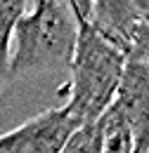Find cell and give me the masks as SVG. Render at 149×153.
<instances>
[{
    "label": "cell",
    "instance_id": "cell-4",
    "mask_svg": "<svg viewBox=\"0 0 149 153\" xmlns=\"http://www.w3.org/2000/svg\"><path fill=\"white\" fill-rule=\"evenodd\" d=\"M130 127L135 151L149 149V66L135 59L126 61L123 78L111 104Z\"/></svg>",
    "mask_w": 149,
    "mask_h": 153
},
{
    "label": "cell",
    "instance_id": "cell-12",
    "mask_svg": "<svg viewBox=\"0 0 149 153\" xmlns=\"http://www.w3.org/2000/svg\"><path fill=\"white\" fill-rule=\"evenodd\" d=\"M132 153H149V149H147V151H132Z\"/></svg>",
    "mask_w": 149,
    "mask_h": 153
},
{
    "label": "cell",
    "instance_id": "cell-8",
    "mask_svg": "<svg viewBox=\"0 0 149 153\" xmlns=\"http://www.w3.org/2000/svg\"><path fill=\"white\" fill-rule=\"evenodd\" d=\"M62 153H102V137L97 123L83 125L74 132V137L66 141Z\"/></svg>",
    "mask_w": 149,
    "mask_h": 153
},
{
    "label": "cell",
    "instance_id": "cell-2",
    "mask_svg": "<svg viewBox=\"0 0 149 153\" xmlns=\"http://www.w3.org/2000/svg\"><path fill=\"white\" fill-rule=\"evenodd\" d=\"M14 28L10 59L12 82L43 71L69 68L78 38V19L66 0H29Z\"/></svg>",
    "mask_w": 149,
    "mask_h": 153
},
{
    "label": "cell",
    "instance_id": "cell-9",
    "mask_svg": "<svg viewBox=\"0 0 149 153\" xmlns=\"http://www.w3.org/2000/svg\"><path fill=\"white\" fill-rule=\"evenodd\" d=\"M128 59H135L140 64L149 66V24L147 21H137L135 31L128 42Z\"/></svg>",
    "mask_w": 149,
    "mask_h": 153
},
{
    "label": "cell",
    "instance_id": "cell-10",
    "mask_svg": "<svg viewBox=\"0 0 149 153\" xmlns=\"http://www.w3.org/2000/svg\"><path fill=\"white\" fill-rule=\"evenodd\" d=\"M66 2H69V7L74 10L78 24L90 21V0H66Z\"/></svg>",
    "mask_w": 149,
    "mask_h": 153
},
{
    "label": "cell",
    "instance_id": "cell-6",
    "mask_svg": "<svg viewBox=\"0 0 149 153\" xmlns=\"http://www.w3.org/2000/svg\"><path fill=\"white\" fill-rule=\"evenodd\" d=\"M29 0H0V94L12 85L10 78V59H12V40L21 14L26 12Z\"/></svg>",
    "mask_w": 149,
    "mask_h": 153
},
{
    "label": "cell",
    "instance_id": "cell-3",
    "mask_svg": "<svg viewBox=\"0 0 149 153\" xmlns=\"http://www.w3.org/2000/svg\"><path fill=\"white\" fill-rule=\"evenodd\" d=\"M78 127L83 125L64 106L47 108L0 134V153H62Z\"/></svg>",
    "mask_w": 149,
    "mask_h": 153
},
{
    "label": "cell",
    "instance_id": "cell-1",
    "mask_svg": "<svg viewBox=\"0 0 149 153\" xmlns=\"http://www.w3.org/2000/svg\"><path fill=\"white\" fill-rule=\"evenodd\" d=\"M128 54L97 33L88 21L78 24L74 57L69 64V99L64 108L81 125L97 123L116 99Z\"/></svg>",
    "mask_w": 149,
    "mask_h": 153
},
{
    "label": "cell",
    "instance_id": "cell-7",
    "mask_svg": "<svg viewBox=\"0 0 149 153\" xmlns=\"http://www.w3.org/2000/svg\"><path fill=\"white\" fill-rule=\"evenodd\" d=\"M99 137H102V153H132L135 151V139H132L130 127L126 125V120L121 113L109 106L104 115L97 120Z\"/></svg>",
    "mask_w": 149,
    "mask_h": 153
},
{
    "label": "cell",
    "instance_id": "cell-11",
    "mask_svg": "<svg viewBox=\"0 0 149 153\" xmlns=\"http://www.w3.org/2000/svg\"><path fill=\"white\" fill-rule=\"evenodd\" d=\"M137 19L149 24V0H137Z\"/></svg>",
    "mask_w": 149,
    "mask_h": 153
},
{
    "label": "cell",
    "instance_id": "cell-5",
    "mask_svg": "<svg viewBox=\"0 0 149 153\" xmlns=\"http://www.w3.org/2000/svg\"><path fill=\"white\" fill-rule=\"evenodd\" d=\"M137 0H90V26L128 54V42L137 26Z\"/></svg>",
    "mask_w": 149,
    "mask_h": 153
}]
</instances>
